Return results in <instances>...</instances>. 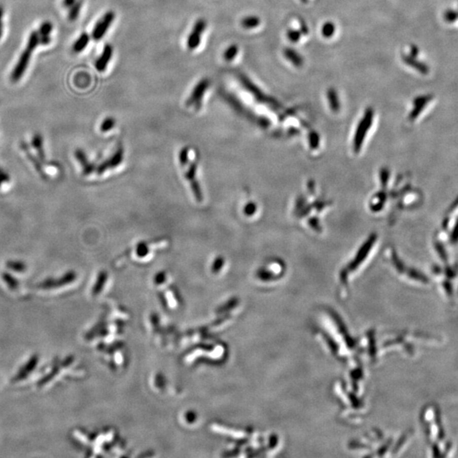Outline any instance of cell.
I'll return each mask as SVG.
<instances>
[{"mask_svg": "<svg viewBox=\"0 0 458 458\" xmlns=\"http://www.w3.org/2000/svg\"><path fill=\"white\" fill-rule=\"evenodd\" d=\"M39 45H40L39 33L37 31H31V33L29 36L27 44H26V49H24L23 52L21 53L16 66L11 73V78L12 82L16 83V82L21 80V78L26 73V69L28 67L29 62L31 60V54Z\"/></svg>", "mask_w": 458, "mask_h": 458, "instance_id": "cell-1", "label": "cell"}, {"mask_svg": "<svg viewBox=\"0 0 458 458\" xmlns=\"http://www.w3.org/2000/svg\"><path fill=\"white\" fill-rule=\"evenodd\" d=\"M210 86V80L208 78H203L197 83L192 91V93L187 100V105L190 107L199 108L201 104L202 99L205 95V92L207 91Z\"/></svg>", "mask_w": 458, "mask_h": 458, "instance_id": "cell-2", "label": "cell"}, {"mask_svg": "<svg viewBox=\"0 0 458 458\" xmlns=\"http://www.w3.org/2000/svg\"><path fill=\"white\" fill-rule=\"evenodd\" d=\"M114 20L115 13L113 11H108L104 14L93 27V32H92L93 40L99 41L100 39H103L104 35L107 34L108 29L112 26V22L114 21Z\"/></svg>", "mask_w": 458, "mask_h": 458, "instance_id": "cell-3", "label": "cell"}, {"mask_svg": "<svg viewBox=\"0 0 458 458\" xmlns=\"http://www.w3.org/2000/svg\"><path fill=\"white\" fill-rule=\"evenodd\" d=\"M207 26V23L204 19H199L194 24L191 32L187 39V46L189 50H194L199 46L201 42L202 34L204 33Z\"/></svg>", "mask_w": 458, "mask_h": 458, "instance_id": "cell-4", "label": "cell"}, {"mask_svg": "<svg viewBox=\"0 0 458 458\" xmlns=\"http://www.w3.org/2000/svg\"><path fill=\"white\" fill-rule=\"evenodd\" d=\"M113 55V48L111 44H107L104 47L101 55L95 61V68L99 73H103L107 69Z\"/></svg>", "mask_w": 458, "mask_h": 458, "instance_id": "cell-5", "label": "cell"}, {"mask_svg": "<svg viewBox=\"0 0 458 458\" xmlns=\"http://www.w3.org/2000/svg\"><path fill=\"white\" fill-rule=\"evenodd\" d=\"M73 278H74V274L73 273H67L65 276H63L60 279H54V278L46 279L42 284H40L39 288L43 289V290H48V289L51 290L52 288L56 287V286L65 285V284L69 282L71 280H73Z\"/></svg>", "mask_w": 458, "mask_h": 458, "instance_id": "cell-6", "label": "cell"}, {"mask_svg": "<svg viewBox=\"0 0 458 458\" xmlns=\"http://www.w3.org/2000/svg\"><path fill=\"white\" fill-rule=\"evenodd\" d=\"M89 40H90V38L86 32L81 34L79 38L76 40L75 43L73 44V51L75 53L83 52V50L88 46Z\"/></svg>", "mask_w": 458, "mask_h": 458, "instance_id": "cell-7", "label": "cell"}, {"mask_svg": "<svg viewBox=\"0 0 458 458\" xmlns=\"http://www.w3.org/2000/svg\"><path fill=\"white\" fill-rule=\"evenodd\" d=\"M6 266L8 267L9 269L16 272H23L26 269V264L18 261H9L6 263Z\"/></svg>", "mask_w": 458, "mask_h": 458, "instance_id": "cell-8", "label": "cell"}, {"mask_svg": "<svg viewBox=\"0 0 458 458\" xmlns=\"http://www.w3.org/2000/svg\"><path fill=\"white\" fill-rule=\"evenodd\" d=\"M2 277H3V280L7 285V286L10 288V290H12V291L17 290V288L19 286L18 281L15 277H12L11 274H9L7 272H4Z\"/></svg>", "mask_w": 458, "mask_h": 458, "instance_id": "cell-9", "label": "cell"}, {"mask_svg": "<svg viewBox=\"0 0 458 458\" xmlns=\"http://www.w3.org/2000/svg\"><path fill=\"white\" fill-rule=\"evenodd\" d=\"M53 31V24L50 21H44L40 25L39 33L40 36H50Z\"/></svg>", "mask_w": 458, "mask_h": 458, "instance_id": "cell-10", "label": "cell"}, {"mask_svg": "<svg viewBox=\"0 0 458 458\" xmlns=\"http://www.w3.org/2000/svg\"><path fill=\"white\" fill-rule=\"evenodd\" d=\"M238 54V47L236 45H231L226 49L225 52L223 54V57L227 61H231L233 60Z\"/></svg>", "mask_w": 458, "mask_h": 458, "instance_id": "cell-11", "label": "cell"}, {"mask_svg": "<svg viewBox=\"0 0 458 458\" xmlns=\"http://www.w3.org/2000/svg\"><path fill=\"white\" fill-rule=\"evenodd\" d=\"M81 6H82V3H81L80 1L79 2L77 1V3L71 8L70 12H69V20L70 21H73L77 20L78 16H79V13H80Z\"/></svg>", "mask_w": 458, "mask_h": 458, "instance_id": "cell-12", "label": "cell"}, {"mask_svg": "<svg viewBox=\"0 0 458 458\" xmlns=\"http://www.w3.org/2000/svg\"><path fill=\"white\" fill-rule=\"evenodd\" d=\"M33 145H35V148L38 150L40 156L44 159V150H43V148H42V137H40V135H35V137H33Z\"/></svg>", "mask_w": 458, "mask_h": 458, "instance_id": "cell-13", "label": "cell"}, {"mask_svg": "<svg viewBox=\"0 0 458 458\" xmlns=\"http://www.w3.org/2000/svg\"><path fill=\"white\" fill-rule=\"evenodd\" d=\"M115 124V120L112 117H109V118H107V119L104 120L103 123L101 124V131H103V132H107L108 130L112 129V127H114Z\"/></svg>", "mask_w": 458, "mask_h": 458, "instance_id": "cell-14", "label": "cell"}, {"mask_svg": "<svg viewBox=\"0 0 458 458\" xmlns=\"http://www.w3.org/2000/svg\"><path fill=\"white\" fill-rule=\"evenodd\" d=\"M257 20L253 17H249V18L243 19L242 21V26H244L246 28H251L254 26L257 25Z\"/></svg>", "mask_w": 458, "mask_h": 458, "instance_id": "cell-15", "label": "cell"}, {"mask_svg": "<svg viewBox=\"0 0 458 458\" xmlns=\"http://www.w3.org/2000/svg\"><path fill=\"white\" fill-rule=\"evenodd\" d=\"M4 8L2 6H0V39L2 38V34H3V17H4Z\"/></svg>", "mask_w": 458, "mask_h": 458, "instance_id": "cell-16", "label": "cell"}, {"mask_svg": "<svg viewBox=\"0 0 458 458\" xmlns=\"http://www.w3.org/2000/svg\"><path fill=\"white\" fill-rule=\"evenodd\" d=\"M76 3L77 0H63V6L65 8H72Z\"/></svg>", "mask_w": 458, "mask_h": 458, "instance_id": "cell-17", "label": "cell"}, {"mask_svg": "<svg viewBox=\"0 0 458 458\" xmlns=\"http://www.w3.org/2000/svg\"><path fill=\"white\" fill-rule=\"evenodd\" d=\"M6 179H8V176H6V174H5V172L0 170V184L3 181H7Z\"/></svg>", "mask_w": 458, "mask_h": 458, "instance_id": "cell-18", "label": "cell"}]
</instances>
